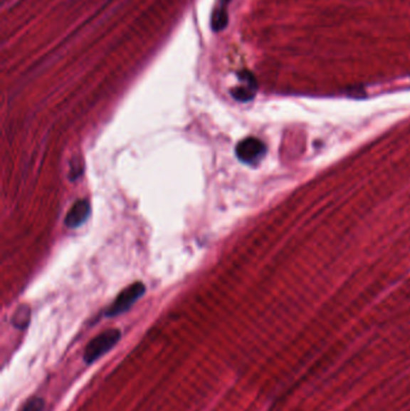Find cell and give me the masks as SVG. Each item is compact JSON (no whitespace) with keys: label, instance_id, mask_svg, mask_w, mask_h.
<instances>
[{"label":"cell","instance_id":"obj_5","mask_svg":"<svg viewBox=\"0 0 410 411\" xmlns=\"http://www.w3.org/2000/svg\"><path fill=\"white\" fill-rule=\"evenodd\" d=\"M89 213H90V204H89L88 201H76L73 204V207L70 208L69 212L66 213L64 223L70 229H76V227H81L82 224L85 223L87 218H88Z\"/></svg>","mask_w":410,"mask_h":411},{"label":"cell","instance_id":"obj_1","mask_svg":"<svg viewBox=\"0 0 410 411\" xmlns=\"http://www.w3.org/2000/svg\"><path fill=\"white\" fill-rule=\"evenodd\" d=\"M120 338H122V332L118 328H111V330L101 332L100 335L92 339L85 346V354H83L85 363L92 365L104 355L110 353L120 343Z\"/></svg>","mask_w":410,"mask_h":411},{"label":"cell","instance_id":"obj_4","mask_svg":"<svg viewBox=\"0 0 410 411\" xmlns=\"http://www.w3.org/2000/svg\"><path fill=\"white\" fill-rule=\"evenodd\" d=\"M241 85L231 90V95L233 99L241 103H247L254 99L256 90H258V83H256V76L251 71L243 70L237 73Z\"/></svg>","mask_w":410,"mask_h":411},{"label":"cell","instance_id":"obj_7","mask_svg":"<svg viewBox=\"0 0 410 411\" xmlns=\"http://www.w3.org/2000/svg\"><path fill=\"white\" fill-rule=\"evenodd\" d=\"M29 323H31V308L26 306V304L17 308V311H15V314L12 316V325L16 328L24 330V328H27Z\"/></svg>","mask_w":410,"mask_h":411},{"label":"cell","instance_id":"obj_2","mask_svg":"<svg viewBox=\"0 0 410 411\" xmlns=\"http://www.w3.org/2000/svg\"><path fill=\"white\" fill-rule=\"evenodd\" d=\"M144 292L146 286L142 281H136L134 284L129 285L128 288H124L117 296L116 300L113 301V303L107 308L106 316L113 318L128 311L136 303V301L144 296Z\"/></svg>","mask_w":410,"mask_h":411},{"label":"cell","instance_id":"obj_8","mask_svg":"<svg viewBox=\"0 0 410 411\" xmlns=\"http://www.w3.org/2000/svg\"><path fill=\"white\" fill-rule=\"evenodd\" d=\"M45 407H46L45 400H43L41 397L34 396L26 400L19 411H43Z\"/></svg>","mask_w":410,"mask_h":411},{"label":"cell","instance_id":"obj_3","mask_svg":"<svg viewBox=\"0 0 410 411\" xmlns=\"http://www.w3.org/2000/svg\"><path fill=\"white\" fill-rule=\"evenodd\" d=\"M267 148L261 140L247 137L236 146V155L240 162L247 165H256L266 155Z\"/></svg>","mask_w":410,"mask_h":411},{"label":"cell","instance_id":"obj_6","mask_svg":"<svg viewBox=\"0 0 410 411\" xmlns=\"http://www.w3.org/2000/svg\"><path fill=\"white\" fill-rule=\"evenodd\" d=\"M233 0H217L211 15V28L214 33L224 31L228 24V6Z\"/></svg>","mask_w":410,"mask_h":411}]
</instances>
